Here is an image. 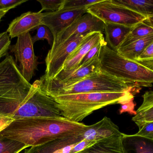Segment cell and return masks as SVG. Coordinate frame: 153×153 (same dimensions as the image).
I'll use <instances>...</instances> for the list:
<instances>
[{"label": "cell", "instance_id": "34", "mask_svg": "<svg viewBox=\"0 0 153 153\" xmlns=\"http://www.w3.org/2000/svg\"><path fill=\"white\" fill-rule=\"evenodd\" d=\"M144 22L146 24L153 26V15L146 18V20Z\"/></svg>", "mask_w": 153, "mask_h": 153}, {"label": "cell", "instance_id": "18", "mask_svg": "<svg viewBox=\"0 0 153 153\" xmlns=\"http://www.w3.org/2000/svg\"><path fill=\"white\" fill-rule=\"evenodd\" d=\"M153 41V34L119 47L116 52L127 59L135 61Z\"/></svg>", "mask_w": 153, "mask_h": 153}, {"label": "cell", "instance_id": "11", "mask_svg": "<svg viewBox=\"0 0 153 153\" xmlns=\"http://www.w3.org/2000/svg\"><path fill=\"white\" fill-rule=\"evenodd\" d=\"M85 129L69 136L49 141L41 145L31 147L26 149L23 153H69L75 145L84 140L82 134Z\"/></svg>", "mask_w": 153, "mask_h": 153}, {"label": "cell", "instance_id": "20", "mask_svg": "<svg viewBox=\"0 0 153 153\" xmlns=\"http://www.w3.org/2000/svg\"><path fill=\"white\" fill-rule=\"evenodd\" d=\"M115 3L125 6L144 16L153 15V0H112Z\"/></svg>", "mask_w": 153, "mask_h": 153}, {"label": "cell", "instance_id": "31", "mask_svg": "<svg viewBox=\"0 0 153 153\" xmlns=\"http://www.w3.org/2000/svg\"><path fill=\"white\" fill-rule=\"evenodd\" d=\"M96 142H92V141H88L84 140L83 141L75 145L71 150L69 153H77L82 152L85 148L90 147Z\"/></svg>", "mask_w": 153, "mask_h": 153}, {"label": "cell", "instance_id": "32", "mask_svg": "<svg viewBox=\"0 0 153 153\" xmlns=\"http://www.w3.org/2000/svg\"><path fill=\"white\" fill-rule=\"evenodd\" d=\"M121 105V107L119 110L120 114L125 112H128L131 115L135 116L136 111H135L134 108L136 104L134 102V100Z\"/></svg>", "mask_w": 153, "mask_h": 153}, {"label": "cell", "instance_id": "15", "mask_svg": "<svg viewBox=\"0 0 153 153\" xmlns=\"http://www.w3.org/2000/svg\"><path fill=\"white\" fill-rule=\"evenodd\" d=\"M123 153H153V140L137 135L124 134Z\"/></svg>", "mask_w": 153, "mask_h": 153}, {"label": "cell", "instance_id": "22", "mask_svg": "<svg viewBox=\"0 0 153 153\" xmlns=\"http://www.w3.org/2000/svg\"><path fill=\"white\" fill-rule=\"evenodd\" d=\"M28 147L22 143L5 138L0 134V153H19Z\"/></svg>", "mask_w": 153, "mask_h": 153}, {"label": "cell", "instance_id": "4", "mask_svg": "<svg viewBox=\"0 0 153 153\" xmlns=\"http://www.w3.org/2000/svg\"><path fill=\"white\" fill-rule=\"evenodd\" d=\"M100 69L114 77L121 79L132 87H151L153 84V71L134 60L120 55L108 45L100 52Z\"/></svg>", "mask_w": 153, "mask_h": 153}, {"label": "cell", "instance_id": "25", "mask_svg": "<svg viewBox=\"0 0 153 153\" xmlns=\"http://www.w3.org/2000/svg\"><path fill=\"white\" fill-rule=\"evenodd\" d=\"M65 0H37L40 3L42 9L40 12L44 10L56 12L62 10Z\"/></svg>", "mask_w": 153, "mask_h": 153}, {"label": "cell", "instance_id": "21", "mask_svg": "<svg viewBox=\"0 0 153 153\" xmlns=\"http://www.w3.org/2000/svg\"><path fill=\"white\" fill-rule=\"evenodd\" d=\"M152 34L153 26L146 24L144 22H143L133 27L132 30L126 37L119 47L124 46L136 40Z\"/></svg>", "mask_w": 153, "mask_h": 153}, {"label": "cell", "instance_id": "2", "mask_svg": "<svg viewBox=\"0 0 153 153\" xmlns=\"http://www.w3.org/2000/svg\"><path fill=\"white\" fill-rule=\"evenodd\" d=\"M31 85L24 78L12 56L0 62V129L23 119V106Z\"/></svg>", "mask_w": 153, "mask_h": 153}, {"label": "cell", "instance_id": "7", "mask_svg": "<svg viewBox=\"0 0 153 153\" xmlns=\"http://www.w3.org/2000/svg\"><path fill=\"white\" fill-rule=\"evenodd\" d=\"M91 33L78 34L50 49L45 58V73L41 77L44 80H52L62 70L64 64L69 56Z\"/></svg>", "mask_w": 153, "mask_h": 153}, {"label": "cell", "instance_id": "19", "mask_svg": "<svg viewBox=\"0 0 153 153\" xmlns=\"http://www.w3.org/2000/svg\"><path fill=\"white\" fill-rule=\"evenodd\" d=\"M143 97V103L132 118L139 128L145 123L153 121V91L146 92Z\"/></svg>", "mask_w": 153, "mask_h": 153}, {"label": "cell", "instance_id": "33", "mask_svg": "<svg viewBox=\"0 0 153 153\" xmlns=\"http://www.w3.org/2000/svg\"><path fill=\"white\" fill-rule=\"evenodd\" d=\"M137 62L153 71V60L140 61V62Z\"/></svg>", "mask_w": 153, "mask_h": 153}, {"label": "cell", "instance_id": "8", "mask_svg": "<svg viewBox=\"0 0 153 153\" xmlns=\"http://www.w3.org/2000/svg\"><path fill=\"white\" fill-rule=\"evenodd\" d=\"M33 45L32 37L28 32L18 37L16 44L10 46L9 49L14 54L15 62L22 75L29 82L35 74L38 64Z\"/></svg>", "mask_w": 153, "mask_h": 153}, {"label": "cell", "instance_id": "17", "mask_svg": "<svg viewBox=\"0 0 153 153\" xmlns=\"http://www.w3.org/2000/svg\"><path fill=\"white\" fill-rule=\"evenodd\" d=\"M104 32L107 45L116 51L133 28L115 23H104Z\"/></svg>", "mask_w": 153, "mask_h": 153}, {"label": "cell", "instance_id": "14", "mask_svg": "<svg viewBox=\"0 0 153 153\" xmlns=\"http://www.w3.org/2000/svg\"><path fill=\"white\" fill-rule=\"evenodd\" d=\"M103 38L101 32H91L69 56L62 70L69 71L76 68L89 50Z\"/></svg>", "mask_w": 153, "mask_h": 153}, {"label": "cell", "instance_id": "26", "mask_svg": "<svg viewBox=\"0 0 153 153\" xmlns=\"http://www.w3.org/2000/svg\"><path fill=\"white\" fill-rule=\"evenodd\" d=\"M107 45V42L105 41V38H103L97 44H95L90 50L87 54L82 59L78 66L83 65L85 64L92 60L100 52L103 46ZM76 67V68H77Z\"/></svg>", "mask_w": 153, "mask_h": 153}, {"label": "cell", "instance_id": "35", "mask_svg": "<svg viewBox=\"0 0 153 153\" xmlns=\"http://www.w3.org/2000/svg\"><path fill=\"white\" fill-rule=\"evenodd\" d=\"M9 10H8V9H2V10H0V22H1L2 18L3 17V16H4V15Z\"/></svg>", "mask_w": 153, "mask_h": 153}, {"label": "cell", "instance_id": "3", "mask_svg": "<svg viewBox=\"0 0 153 153\" xmlns=\"http://www.w3.org/2000/svg\"><path fill=\"white\" fill-rule=\"evenodd\" d=\"M49 95L57 102L62 116L76 123H80L95 110L108 105H122L134 100V94L130 91Z\"/></svg>", "mask_w": 153, "mask_h": 153}, {"label": "cell", "instance_id": "27", "mask_svg": "<svg viewBox=\"0 0 153 153\" xmlns=\"http://www.w3.org/2000/svg\"><path fill=\"white\" fill-rule=\"evenodd\" d=\"M10 44L11 40L8 32L5 31L0 33V60L8 55Z\"/></svg>", "mask_w": 153, "mask_h": 153}, {"label": "cell", "instance_id": "28", "mask_svg": "<svg viewBox=\"0 0 153 153\" xmlns=\"http://www.w3.org/2000/svg\"><path fill=\"white\" fill-rule=\"evenodd\" d=\"M136 134L153 140V121L143 125Z\"/></svg>", "mask_w": 153, "mask_h": 153}, {"label": "cell", "instance_id": "5", "mask_svg": "<svg viewBox=\"0 0 153 153\" xmlns=\"http://www.w3.org/2000/svg\"><path fill=\"white\" fill-rule=\"evenodd\" d=\"M140 89L132 87L121 79L114 77L100 69L73 84L56 89L48 95H62L88 93H133Z\"/></svg>", "mask_w": 153, "mask_h": 153}, {"label": "cell", "instance_id": "30", "mask_svg": "<svg viewBox=\"0 0 153 153\" xmlns=\"http://www.w3.org/2000/svg\"><path fill=\"white\" fill-rule=\"evenodd\" d=\"M150 60H153V41L148 46L143 53L140 55V56L135 61L140 62Z\"/></svg>", "mask_w": 153, "mask_h": 153}, {"label": "cell", "instance_id": "9", "mask_svg": "<svg viewBox=\"0 0 153 153\" xmlns=\"http://www.w3.org/2000/svg\"><path fill=\"white\" fill-rule=\"evenodd\" d=\"M104 25L105 23L101 20L89 13H86L57 36L54 40L50 49H54L58 45L75 35L93 32L102 33L104 32Z\"/></svg>", "mask_w": 153, "mask_h": 153}, {"label": "cell", "instance_id": "13", "mask_svg": "<svg viewBox=\"0 0 153 153\" xmlns=\"http://www.w3.org/2000/svg\"><path fill=\"white\" fill-rule=\"evenodd\" d=\"M122 134L118 127L110 119L105 116L95 124L88 125L83 132L82 135L84 140L97 142L104 138Z\"/></svg>", "mask_w": 153, "mask_h": 153}, {"label": "cell", "instance_id": "6", "mask_svg": "<svg viewBox=\"0 0 153 153\" xmlns=\"http://www.w3.org/2000/svg\"><path fill=\"white\" fill-rule=\"evenodd\" d=\"M87 11L104 23H115L131 28L146 19L142 14L115 3L112 0H102L88 7Z\"/></svg>", "mask_w": 153, "mask_h": 153}, {"label": "cell", "instance_id": "16", "mask_svg": "<svg viewBox=\"0 0 153 153\" xmlns=\"http://www.w3.org/2000/svg\"><path fill=\"white\" fill-rule=\"evenodd\" d=\"M124 134L97 141L77 153H123L122 140Z\"/></svg>", "mask_w": 153, "mask_h": 153}, {"label": "cell", "instance_id": "29", "mask_svg": "<svg viewBox=\"0 0 153 153\" xmlns=\"http://www.w3.org/2000/svg\"><path fill=\"white\" fill-rule=\"evenodd\" d=\"M27 1V0H0V10H10Z\"/></svg>", "mask_w": 153, "mask_h": 153}, {"label": "cell", "instance_id": "1", "mask_svg": "<svg viewBox=\"0 0 153 153\" xmlns=\"http://www.w3.org/2000/svg\"><path fill=\"white\" fill-rule=\"evenodd\" d=\"M87 126L64 117L31 118L12 121L0 131V134L31 147L79 133Z\"/></svg>", "mask_w": 153, "mask_h": 153}, {"label": "cell", "instance_id": "12", "mask_svg": "<svg viewBox=\"0 0 153 153\" xmlns=\"http://www.w3.org/2000/svg\"><path fill=\"white\" fill-rule=\"evenodd\" d=\"M43 13L29 11L15 18L9 24L7 32L11 38L36 29L42 24Z\"/></svg>", "mask_w": 153, "mask_h": 153}, {"label": "cell", "instance_id": "23", "mask_svg": "<svg viewBox=\"0 0 153 153\" xmlns=\"http://www.w3.org/2000/svg\"><path fill=\"white\" fill-rule=\"evenodd\" d=\"M36 34L32 37L33 44L38 40H46L49 45L52 47L53 43L54 37L49 28L46 25L41 24L36 28Z\"/></svg>", "mask_w": 153, "mask_h": 153}, {"label": "cell", "instance_id": "24", "mask_svg": "<svg viewBox=\"0 0 153 153\" xmlns=\"http://www.w3.org/2000/svg\"><path fill=\"white\" fill-rule=\"evenodd\" d=\"M102 0H65L61 10L88 8L89 6L100 2Z\"/></svg>", "mask_w": 153, "mask_h": 153}, {"label": "cell", "instance_id": "10", "mask_svg": "<svg viewBox=\"0 0 153 153\" xmlns=\"http://www.w3.org/2000/svg\"><path fill=\"white\" fill-rule=\"evenodd\" d=\"M87 8L60 10L43 13L42 24L47 26L52 31L54 40L70 27L76 20L87 13Z\"/></svg>", "mask_w": 153, "mask_h": 153}]
</instances>
